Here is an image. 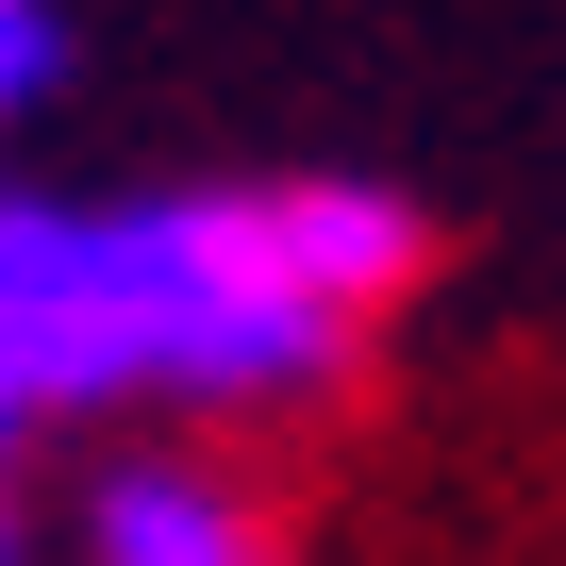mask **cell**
Returning <instances> with one entry per match:
<instances>
[{
	"instance_id": "cell-1",
	"label": "cell",
	"mask_w": 566,
	"mask_h": 566,
	"mask_svg": "<svg viewBox=\"0 0 566 566\" xmlns=\"http://www.w3.org/2000/svg\"><path fill=\"white\" fill-rule=\"evenodd\" d=\"M350 367V317L317 301L266 233V184H200L150 200V400L200 417H266V400H317Z\"/></svg>"
},
{
	"instance_id": "cell-2",
	"label": "cell",
	"mask_w": 566,
	"mask_h": 566,
	"mask_svg": "<svg viewBox=\"0 0 566 566\" xmlns=\"http://www.w3.org/2000/svg\"><path fill=\"white\" fill-rule=\"evenodd\" d=\"M0 367L34 417L150 400V200L0 184Z\"/></svg>"
},
{
	"instance_id": "cell-3",
	"label": "cell",
	"mask_w": 566,
	"mask_h": 566,
	"mask_svg": "<svg viewBox=\"0 0 566 566\" xmlns=\"http://www.w3.org/2000/svg\"><path fill=\"white\" fill-rule=\"evenodd\" d=\"M266 233H283V266H301L350 334L400 301L417 266H433V217H417L400 184H266Z\"/></svg>"
},
{
	"instance_id": "cell-4",
	"label": "cell",
	"mask_w": 566,
	"mask_h": 566,
	"mask_svg": "<svg viewBox=\"0 0 566 566\" xmlns=\"http://www.w3.org/2000/svg\"><path fill=\"white\" fill-rule=\"evenodd\" d=\"M84 566H266V516L217 483V467H101L84 500Z\"/></svg>"
},
{
	"instance_id": "cell-5",
	"label": "cell",
	"mask_w": 566,
	"mask_h": 566,
	"mask_svg": "<svg viewBox=\"0 0 566 566\" xmlns=\"http://www.w3.org/2000/svg\"><path fill=\"white\" fill-rule=\"evenodd\" d=\"M51 67H67V34H51V0H0V134H18V117L51 101Z\"/></svg>"
},
{
	"instance_id": "cell-6",
	"label": "cell",
	"mask_w": 566,
	"mask_h": 566,
	"mask_svg": "<svg viewBox=\"0 0 566 566\" xmlns=\"http://www.w3.org/2000/svg\"><path fill=\"white\" fill-rule=\"evenodd\" d=\"M18 433H34V400H18V367H0V467H18Z\"/></svg>"
},
{
	"instance_id": "cell-7",
	"label": "cell",
	"mask_w": 566,
	"mask_h": 566,
	"mask_svg": "<svg viewBox=\"0 0 566 566\" xmlns=\"http://www.w3.org/2000/svg\"><path fill=\"white\" fill-rule=\"evenodd\" d=\"M0 566H18V500H0Z\"/></svg>"
}]
</instances>
